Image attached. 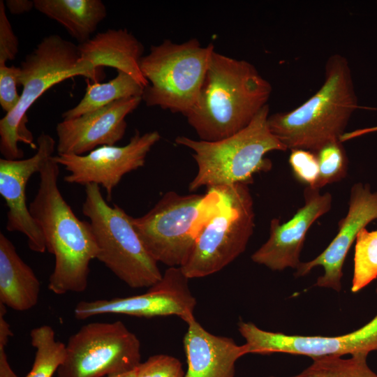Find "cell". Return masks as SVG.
Here are the masks:
<instances>
[{
  "mask_svg": "<svg viewBox=\"0 0 377 377\" xmlns=\"http://www.w3.org/2000/svg\"><path fill=\"white\" fill-rule=\"evenodd\" d=\"M6 6L13 15H20L34 8V1L29 0H7Z\"/></svg>",
  "mask_w": 377,
  "mask_h": 377,
  "instance_id": "32",
  "label": "cell"
},
{
  "mask_svg": "<svg viewBox=\"0 0 377 377\" xmlns=\"http://www.w3.org/2000/svg\"><path fill=\"white\" fill-rule=\"evenodd\" d=\"M83 214L89 223L98 248L96 259L133 288L151 287L159 281L158 262L145 246L132 216L117 205H109L99 185L85 186Z\"/></svg>",
  "mask_w": 377,
  "mask_h": 377,
  "instance_id": "7",
  "label": "cell"
},
{
  "mask_svg": "<svg viewBox=\"0 0 377 377\" xmlns=\"http://www.w3.org/2000/svg\"><path fill=\"white\" fill-rule=\"evenodd\" d=\"M368 354L359 353L350 358L334 355L313 358L309 367L290 377H377L367 363Z\"/></svg>",
  "mask_w": 377,
  "mask_h": 377,
  "instance_id": "24",
  "label": "cell"
},
{
  "mask_svg": "<svg viewBox=\"0 0 377 377\" xmlns=\"http://www.w3.org/2000/svg\"><path fill=\"white\" fill-rule=\"evenodd\" d=\"M142 101L133 96L114 101L80 117L64 119L56 127L59 154L84 155L103 145H115L126 132V117Z\"/></svg>",
  "mask_w": 377,
  "mask_h": 377,
  "instance_id": "17",
  "label": "cell"
},
{
  "mask_svg": "<svg viewBox=\"0 0 377 377\" xmlns=\"http://www.w3.org/2000/svg\"><path fill=\"white\" fill-rule=\"evenodd\" d=\"M30 339L35 357L25 377H52L65 359L66 345L57 341L54 329L46 325L32 329Z\"/></svg>",
  "mask_w": 377,
  "mask_h": 377,
  "instance_id": "23",
  "label": "cell"
},
{
  "mask_svg": "<svg viewBox=\"0 0 377 377\" xmlns=\"http://www.w3.org/2000/svg\"><path fill=\"white\" fill-rule=\"evenodd\" d=\"M375 219H377V191L371 192L369 184L355 183L350 188L348 212L339 221L337 234L317 257L301 263L295 276H304L313 268L321 266L324 274L318 278L314 286L330 288L339 292L342 268L348 252L358 232Z\"/></svg>",
  "mask_w": 377,
  "mask_h": 377,
  "instance_id": "15",
  "label": "cell"
},
{
  "mask_svg": "<svg viewBox=\"0 0 377 377\" xmlns=\"http://www.w3.org/2000/svg\"><path fill=\"white\" fill-rule=\"evenodd\" d=\"M219 188V208L200 230L188 260L181 267L189 279L212 275L233 262L246 250L253 232L255 213L249 185Z\"/></svg>",
  "mask_w": 377,
  "mask_h": 377,
  "instance_id": "9",
  "label": "cell"
},
{
  "mask_svg": "<svg viewBox=\"0 0 377 377\" xmlns=\"http://www.w3.org/2000/svg\"><path fill=\"white\" fill-rule=\"evenodd\" d=\"M57 144L50 135L42 133L37 139L36 152L26 159H0V195L8 207L6 230L19 232L28 240L29 248L37 253L46 251L43 235L27 205L26 188L31 176L40 172L53 156Z\"/></svg>",
  "mask_w": 377,
  "mask_h": 377,
  "instance_id": "14",
  "label": "cell"
},
{
  "mask_svg": "<svg viewBox=\"0 0 377 377\" xmlns=\"http://www.w3.org/2000/svg\"><path fill=\"white\" fill-rule=\"evenodd\" d=\"M187 325L183 339L188 364L184 377H234L237 360L247 354L245 345L209 332L195 318Z\"/></svg>",
  "mask_w": 377,
  "mask_h": 377,
  "instance_id": "18",
  "label": "cell"
},
{
  "mask_svg": "<svg viewBox=\"0 0 377 377\" xmlns=\"http://www.w3.org/2000/svg\"><path fill=\"white\" fill-rule=\"evenodd\" d=\"M214 51L212 43L204 47L196 38L151 46L140 64L149 82L142 95L146 105L185 116L197 101Z\"/></svg>",
  "mask_w": 377,
  "mask_h": 377,
  "instance_id": "8",
  "label": "cell"
},
{
  "mask_svg": "<svg viewBox=\"0 0 377 377\" xmlns=\"http://www.w3.org/2000/svg\"><path fill=\"white\" fill-rule=\"evenodd\" d=\"M59 165L49 158L39 172V186L29 211L40 229L55 264L48 289L57 295L82 293L88 286L89 263L98 248L89 222L80 220L58 186Z\"/></svg>",
  "mask_w": 377,
  "mask_h": 377,
  "instance_id": "2",
  "label": "cell"
},
{
  "mask_svg": "<svg viewBox=\"0 0 377 377\" xmlns=\"http://www.w3.org/2000/svg\"><path fill=\"white\" fill-rule=\"evenodd\" d=\"M289 163L295 177L300 182L316 188L319 179V164L315 153L305 149H293Z\"/></svg>",
  "mask_w": 377,
  "mask_h": 377,
  "instance_id": "28",
  "label": "cell"
},
{
  "mask_svg": "<svg viewBox=\"0 0 377 377\" xmlns=\"http://www.w3.org/2000/svg\"><path fill=\"white\" fill-rule=\"evenodd\" d=\"M107 377H136V369L124 373L107 376Z\"/></svg>",
  "mask_w": 377,
  "mask_h": 377,
  "instance_id": "33",
  "label": "cell"
},
{
  "mask_svg": "<svg viewBox=\"0 0 377 377\" xmlns=\"http://www.w3.org/2000/svg\"><path fill=\"white\" fill-rule=\"evenodd\" d=\"M304 204L293 217L280 223L279 219L270 221L269 237L251 256V260L273 271L297 269L301 263L300 253L306 233L312 224L327 213L332 207V195L320 189L306 186L304 191Z\"/></svg>",
  "mask_w": 377,
  "mask_h": 377,
  "instance_id": "16",
  "label": "cell"
},
{
  "mask_svg": "<svg viewBox=\"0 0 377 377\" xmlns=\"http://www.w3.org/2000/svg\"><path fill=\"white\" fill-rule=\"evenodd\" d=\"M188 280L180 267H168L161 279L146 293L110 300L80 301L74 309V316L79 320L106 313L148 318L177 316L188 323L195 319L197 303Z\"/></svg>",
  "mask_w": 377,
  "mask_h": 377,
  "instance_id": "11",
  "label": "cell"
},
{
  "mask_svg": "<svg viewBox=\"0 0 377 377\" xmlns=\"http://www.w3.org/2000/svg\"><path fill=\"white\" fill-rule=\"evenodd\" d=\"M77 45L53 34L45 36L21 63L18 84L22 86L17 105L0 120V152L6 159H21L18 142L37 149L26 128L27 112L33 103L54 84L75 76L97 82L103 74L87 61H80Z\"/></svg>",
  "mask_w": 377,
  "mask_h": 377,
  "instance_id": "4",
  "label": "cell"
},
{
  "mask_svg": "<svg viewBox=\"0 0 377 377\" xmlns=\"http://www.w3.org/2000/svg\"><path fill=\"white\" fill-rule=\"evenodd\" d=\"M20 67L0 64V105L6 113L12 111L20 100L17 91Z\"/></svg>",
  "mask_w": 377,
  "mask_h": 377,
  "instance_id": "29",
  "label": "cell"
},
{
  "mask_svg": "<svg viewBox=\"0 0 377 377\" xmlns=\"http://www.w3.org/2000/svg\"><path fill=\"white\" fill-rule=\"evenodd\" d=\"M222 196L219 186L204 194L165 193L145 214L132 223L145 246L158 262L182 267L207 222L218 211Z\"/></svg>",
  "mask_w": 377,
  "mask_h": 377,
  "instance_id": "6",
  "label": "cell"
},
{
  "mask_svg": "<svg viewBox=\"0 0 377 377\" xmlns=\"http://www.w3.org/2000/svg\"><path fill=\"white\" fill-rule=\"evenodd\" d=\"M19 42L6 13V5L0 1V64L14 60L18 53Z\"/></svg>",
  "mask_w": 377,
  "mask_h": 377,
  "instance_id": "30",
  "label": "cell"
},
{
  "mask_svg": "<svg viewBox=\"0 0 377 377\" xmlns=\"http://www.w3.org/2000/svg\"><path fill=\"white\" fill-rule=\"evenodd\" d=\"M377 293V288L376 289ZM238 330L245 339L247 354L283 353L313 358L343 356L377 350V314L363 327L340 336L288 335L263 330L251 322H238Z\"/></svg>",
  "mask_w": 377,
  "mask_h": 377,
  "instance_id": "13",
  "label": "cell"
},
{
  "mask_svg": "<svg viewBox=\"0 0 377 377\" xmlns=\"http://www.w3.org/2000/svg\"><path fill=\"white\" fill-rule=\"evenodd\" d=\"M272 91L252 64L214 50L197 101L185 117L200 140H220L246 128L267 105Z\"/></svg>",
  "mask_w": 377,
  "mask_h": 377,
  "instance_id": "1",
  "label": "cell"
},
{
  "mask_svg": "<svg viewBox=\"0 0 377 377\" xmlns=\"http://www.w3.org/2000/svg\"><path fill=\"white\" fill-rule=\"evenodd\" d=\"M179 359L168 355L150 356L136 368V377H184Z\"/></svg>",
  "mask_w": 377,
  "mask_h": 377,
  "instance_id": "27",
  "label": "cell"
},
{
  "mask_svg": "<svg viewBox=\"0 0 377 377\" xmlns=\"http://www.w3.org/2000/svg\"><path fill=\"white\" fill-rule=\"evenodd\" d=\"M316 153L319 164L316 188L320 189L346 177L348 159L341 141L329 143Z\"/></svg>",
  "mask_w": 377,
  "mask_h": 377,
  "instance_id": "26",
  "label": "cell"
},
{
  "mask_svg": "<svg viewBox=\"0 0 377 377\" xmlns=\"http://www.w3.org/2000/svg\"><path fill=\"white\" fill-rule=\"evenodd\" d=\"M6 308H0V377H18L13 371L6 353V346L13 336L10 325L5 319Z\"/></svg>",
  "mask_w": 377,
  "mask_h": 377,
  "instance_id": "31",
  "label": "cell"
},
{
  "mask_svg": "<svg viewBox=\"0 0 377 377\" xmlns=\"http://www.w3.org/2000/svg\"><path fill=\"white\" fill-rule=\"evenodd\" d=\"M40 281L33 269L18 255L11 241L0 233V302L17 311L35 306Z\"/></svg>",
  "mask_w": 377,
  "mask_h": 377,
  "instance_id": "20",
  "label": "cell"
},
{
  "mask_svg": "<svg viewBox=\"0 0 377 377\" xmlns=\"http://www.w3.org/2000/svg\"><path fill=\"white\" fill-rule=\"evenodd\" d=\"M140 358V342L122 321L89 323L69 337L57 375L110 376L136 369Z\"/></svg>",
  "mask_w": 377,
  "mask_h": 377,
  "instance_id": "10",
  "label": "cell"
},
{
  "mask_svg": "<svg viewBox=\"0 0 377 377\" xmlns=\"http://www.w3.org/2000/svg\"><path fill=\"white\" fill-rule=\"evenodd\" d=\"M144 88L135 78L121 71L107 82L90 83L87 81L83 98L76 106L64 112L61 117L64 119H73L123 98L142 97Z\"/></svg>",
  "mask_w": 377,
  "mask_h": 377,
  "instance_id": "22",
  "label": "cell"
},
{
  "mask_svg": "<svg viewBox=\"0 0 377 377\" xmlns=\"http://www.w3.org/2000/svg\"><path fill=\"white\" fill-rule=\"evenodd\" d=\"M34 8L61 24L80 44L91 38L107 15L101 0H34Z\"/></svg>",
  "mask_w": 377,
  "mask_h": 377,
  "instance_id": "21",
  "label": "cell"
},
{
  "mask_svg": "<svg viewBox=\"0 0 377 377\" xmlns=\"http://www.w3.org/2000/svg\"><path fill=\"white\" fill-rule=\"evenodd\" d=\"M269 111L267 104L246 128L220 140H197L184 135L175 138L177 145L193 151L197 164V174L188 185L189 191L202 186L249 185L255 174L272 168V162L265 156L287 149L269 129Z\"/></svg>",
  "mask_w": 377,
  "mask_h": 377,
  "instance_id": "5",
  "label": "cell"
},
{
  "mask_svg": "<svg viewBox=\"0 0 377 377\" xmlns=\"http://www.w3.org/2000/svg\"><path fill=\"white\" fill-rule=\"evenodd\" d=\"M160 139L157 131L142 135L136 131L124 146L103 145L84 155L57 154L53 158L69 172L64 178L66 182L101 185L110 201L122 177L144 166L148 153Z\"/></svg>",
  "mask_w": 377,
  "mask_h": 377,
  "instance_id": "12",
  "label": "cell"
},
{
  "mask_svg": "<svg viewBox=\"0 0 377 377\" xmlns=\"http://www.w3.org/2000/svg\"><path fill=\"white\" fill-rule=\"evenodd\" d=\"M357 108L348 61L334 54L327 60L320 88L295 109L269 115L268 124L287 149L317 152L329 143L341 141Z\"/></svg>",
  "mask_w": 377,
  "mask_h": 377,
  "instance_id": "3",
  "label": "cell"
},
{
  "mask_svg": "<svg viewBox=\"0 0 377 377\" xmlns=\"http://www.w3.org/2000/svg\"><path fill=\"white\" fill-rule=\"evenodd\" d=\"M355 242L351 291L356 293L377 278V230L362 228Z\"/></svg>",
  "mask_w": 377,
  "mask_h": 377,
  "instance_id": "25",
  "label": "cell"
},
{
  "mask_svg": "<svg viewBox=\"0 0 377 377\" xmlns=\"http://www.w3.org/2000/svg\"><path fill=\"white\" fill-rule=\"evenodd\" d=\"M77 47L80 61L90 62L95 69L112 67L128 73L144 87L149 84L140 68L144 46L127 29H110L99 32Z\"/></svg>",
  "mask_w": 377,
  "mask_h": 377,
  "instance_id": "19",
  "label": "cell"
}]
</instances>
